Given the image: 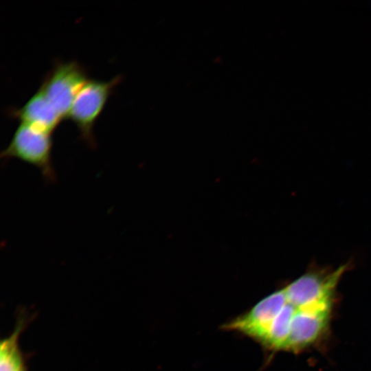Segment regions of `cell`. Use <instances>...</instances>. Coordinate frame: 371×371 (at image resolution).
Returning a JSON list of instances; mask_svg holds the SVG:
<instances>
[{"instance_id": "cell-2", "label": "cell", "mask_w": 371, "mask_h": 371, "mask_svg": "<svg viewBox=\"0 0 371 371\" xmlns=\"http://www.w3.org/2000/svg\"><path fill=\"white\" fill-rule=\"evenodd\" d=\"M122 80L117 76L110 80L89 78L76 96L67 115L78 128L80 138L95 147L93 127L113 91Z\"/></svg>"}, {"instance_id": "cell-4", "label": "cell", "mask_w": 371, "mask_h": 371, "mask_svg": "<svg viewBox=\"0 0 371 371\" xmlns=\"http://www.w3.org/2000/svg\"><path fill=\"white\" fill-rule=\"evenodd\" d=\"M88 79L86 69L78 62L56 60L39 88L65 120L76 96Z\"/></svg>"}, {"instance_id": "cell-3", "label": "cell", "mask_w": 371, "mask_h": 371, "mask_svg": "<svg viewBox=\"0 0 371 371\" xmlns=\"http://www.w3.org/2000/svg\"><path fill=\"white\" fill-rule=\"evenodd\" d=\"M51 133L30 125L20 123L1 158H16L36 167L47 181H54L56 174L52 166V137Z\"/></svg>"}, {"instance_id": "cell-1", "label": "cell", "mask_w": 371, "mask_h": 371, "mask_svg": "<svg viewBox=\"0 0 371 371\" xmlns=\"http://www.w3.org/2000/svg\"><path fill=\"white\" fill-rule=\"evenodd\" d=\"M347 267L306 273L256 304L254 340L271 350L297 352L324 335L335 289Z\"/></svg>"}, {"instance_id": "cell-6", "label": "cell", "mask_w": 371, "mask_h": 371, "mask_svg": "<svg viewBox=\"0 0 371 371\" xmlns=\"http://www.w3.org/2000/svg\"><path fill=\"white\" fill-rule=\"evenodd\" d=\"M26 318L21 317L12 334L0 344V371H27L25 359L19 346L20 334L27 324Z\"/></svg>"}, {"instance_id": "cell-5", "label": "cell", "mask_w": 371, "mask_h": 371, "mask_svg": "<svg viewBox=\"0 0 371 371\" xmlns=\"http://www.w3.org/2000/svg\"><path fill=\"white\" fill-rule=\"evenodd\" d=\"M8 114L20 123L51 134L63 120L40 88L22 106L10 108Z\"/></svg>"}]
</instances>
